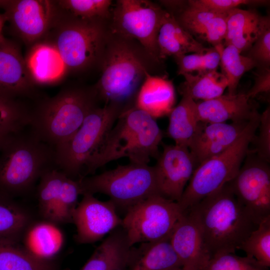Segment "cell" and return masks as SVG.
Listing matches in <instances>:
<instances>
[{"label":"cell","mask_w":270,"mask_h":270,"mask_svg":"<svg viewBox=\"0 0 270 270\" xmlns=\"http://www.w3.org/2000/svg\"><path fill=\"white\" fill-rule=\"evenodd\" d=\"M24 60L30 76L36 86L58 83L68 73L56 48L46 40L30 47Z\"/></svg>","instance_id":"cell-22"},{"label":"cell","mask_w":270,"mask_h":270,"mask_svg":"<svg viewBox=\"0 0 270 270\" xmlns=\"http://www.w3.org/2000/svg\"><path fill=\"white\" fill-rule=\"evenodd\" d=\"M248 122H202L188 146L198 166L230 147L238 138Z\"/></svg>","instance_id":"cell-19"},{"label":"cell","mask_w":270,"mask_h":270,"mask_svg":"<svg viewBox=\"0 0 270 270\" xmlns=\"http://www.w3.org/2000/svg\"><path fill=\"white\" fill-rule=\"evenodd\" d=\"M215 47L220 54V72L228 82V94H235L237 93L238 86L242 76L249 70L258 68V65L232 45L224 46L222 44Z\"/></svg>","instance_id":"cell-30"},{"label":"cell","mask_w":270,"mask_h":270,"mask_svg":"<svg viewBox=\"0 0 270 270\" xmlns=\"http://www.w3.org/2000/svg\"><path fill=\"white\" fill-rule=\"evenodd\" d=\"M190 7L212 12L226 14L242 5L264 6L269 0H186Z\"/></svg>","instance_id":"cell-40"},{"label":"cell","mask_w":270,"mask_h":270,"mask_svg":"<svg viewBox=\"0 0 270 270\" xmlns=\"http://www.w3.org/2000/svg\"><path fill=\"white\" fill-rule=\"evenodd\" d=\"M210 258L235 253L258 224L234 192L229 182L190 208Z\"/></svg>","instance_id":"cell-2"},{"label":"cell","mask_w":270,"mask_h":270,"mask_svg":"<svg viewBox=\"0 0 270 270\" xmlns=\"http://www.w3.org/2000/svg\"><path fill=\"white\" fill-rule=\"evenodd\" d=\"M30 221L29 214L13 200L0 198V241L18 242Z\"/></svg>","instance_id":"cell-34"},{"label":"cell","mask_w":270,"mask_h":270,"mask_svg":"<svg viewBox=\"0 0 270 270\" xmlns=\"http://www.w3.org/2000/svg\"><path fill=\"white\" fill-rule=\"evenodd\" d=\"M32 108L25 99L0 93V136L28 126Z\"/></svg>","instance_id":"cell-32"},{"label":"cell","mask_w":270,"mask_h":270,"mask_svg":"<svg viewBox=\"0 0 270 270\" xmlns=\"http://www.w3.org/2000/svg\"><path fill=\"white\" fill-rule=\"evenodd\" d=\"M254 258L224 253L211 258L204 270H268Z\"/></svg>","instance_id":"cell-39"},{"label":"cell","mask_w":270,"mask_h":270,"mask_svg":"<svg viewBox=\"0 0 270 270\" xmlns=\"http://www.w3.org/2000/svg\"><path fill=\"white\" fill-rule=\"evenodd\" d=\"M170 238L132 246L126 270H172L182 268Z\"/></svg>","instance_id":"cell-26"},{"label":"cell","mask_w":270,"mask_h":270,"mask_svg":"<svg viewBox=\"0 0 270 270\" xmlns=\"http://www.w3.org/2000/svg\"><path fill=\"white\" fill-rule=\"evenodd\" d=\"M172 270H184L182 268H176Z\"/></svg>","instance_id":"cell-45"},{"label":"cell","mask_w":270,"mask_h":270,"mask_svg":"<svg viewBox=\"0 0 270 270\" xmlns=\"http://www.w3.org/2000/svg\"><path fill=\"white\" fill-rule=\"evenodd\" d=\"M72 215L76 227L75 240L78 244H91L122 224V218L114 204L110 200L102 201L94 194H84Z\"/></svg>","instance_id":"cell-14"},{"label":"cell","mask_w":270,"mask_h":270,"mask_svg":"<svg viewBox=\"0 0 270 270\" xmlns=\"http://www.w3.org/2000/svg\"><path fill=\"white\" fill-rule=\"evenodd\" d=\"M156 159L154 168L159 193L178 202L198 166L196 160L188 148L176 144L164 145Z\"/></svg>","instance_id":"cell-15"},{"label":"cell","mask_w":270,"mask_h":270,"mask_svg":"<svg viewBox=\"0 0 270 270\" xmlns=\"http://www.w3.org/2000/svg\"><path fill=\"white\" fill-rule=\"evenodd\" d=\"M132 246L120 226L108 234L80 270H126Z\"/></svg>","instance_id":"cell-24"},{"label":"cell","mask_w":270,"mask_h":270,"mask_svg":"<svg viewBox=\"0 0 270 270\" xmlns=\"http://www.w3.org/2000/svg\"><path fill=\"white\" fill-rule=\"evenodd\" d=\"M160 2L198 42H205L214 47L224 44L226 14L194 8L190 6L186 0H160Z\"/></svg>","instance_id":"cell-16"},{"label":"cell","mask_w":270,"mask_h":270,"mask_svg":"<svg viewBox=\"0 0 270 270\" xmlns=\"http://www.w3.org/2000/svg\"><path fill=\"white\" fill-rule=\"evenodd\" d=\"M62 242L60 231L54 224L46 220L36 224L29 230L26 249L39 257L50 259L60 250Z\"/></svg>","instance_id":"cell-33"},{"label":"cell","mask_w":270,"mask_h":270,"mask_svg":"<svg viewBox=\"0 0 270 270\" xmlns=\"http://www.w3.org/2000/svg\"><path fill=\"white\" fill-rule=\"evenodd\" d=\"M178 74L202 72L216 70L220 66V54L216 47L210 48L202 53H193L174 58Z\"/></svg>","instance_id":"cell-38"},{"label":"cell","mask_w":270,"mask_h":270,"mask_svg":"<svg viewBox=\"0 0 270 270\" xmlns=\"http://www.w3.org/2000/svg\"><path fill=\"white\" fill-rule=\"evenodd\" d=\"M175 101L172 82L164 76L148 73L138 91L134 106L156 119L168 115Z\"/></svg>","instance_id":"cell-23"},{"label":"cell","mask_w":270,"mask_h":270,"mask_svg":"<svg viewBox=\"0 0 270 270\" xmlns=\"http://www.w3.org/2000/svg\"><path fill=\"white\" fill-rule=\"evenodd\" d=\"M156 42L159 58L162 62L168 56H172L176 58L189 53H202L208 48L184 30L166 10Z\"/></svg>","instance_id":"cell-25"},{"label":"cell","mask_w":270,"mask_h":270,"mask_svg":"<svg viewBox=\"0 0 270 270\" xmlns=\"http://www.w3.org/2000/svg\"><path fill=\"white\" fill-rule=\"evenodd\" d=\"M0 270H1V269H0Z\"/></svg>","instance_id":"cell-47"},{"label":"cell","mask_w":270,"mask_h":270,"mask_svg":"<svg viewBox=\"0 0 270 270\" xmlns=\"http://www.w3.org/2000/svg\"><path fill=\"white\" fill-rule=\"evenodd\" d=\"M268 163L249 150L238 173L229 182L238 200L258 224L270 217Z\"/></svg>","instance_id":"cell-12"},{"label":"cell","mask_w":270,"mask_h":270,"mask_svg":"<svg viewBox=\"0 0 270 270\" xmlns=\"http://www.w3.org/2000/svg\"><path fill=\"white\" fill-rule=\"evenodd\" d=\"M270 91V68H258L256 74L253 86L246 93L248 96L252 99L257 95Z\"/></svg>","instance_id":"cell-43"},{"label":"cell","mask_w":270,"mask_h":270,"mask_svg":"<svg viewBox=\"0 0 270 270\" xmlns=\"http://www.w3.org/2000/svg\"><path fill=\"white\" fill-rule=\"evenodd\" d=\"M4 136H0V144H1V142H2V140L3 139V138H4Z\"/></svg>","instance_id":"cell-46"},{"label":"cell","mask_w":270,"mask_h":270,"mask_svg":"<svg viewBox=\"0 0 270 270\" xmlns=\"http://www.w3.org/2000/svg\"><path fill=\"white\" fill-rule=\"evenodd\" d=\"M238 250L266 268L270 266V217L262 220Z\"/></svg>","instance_id":"cell-36"},{"label":"cell","mask_w":270,"mask_h":270,"mask_svg":"<svg viewBox=\"0 0 270 270\" xmlns=\"http://www.w3.org/2000/svg\"><path fill=\"white\" fill-rule=\"evenodd\" d=\"M99 100L94 86H65L54 96L42 97L34 102L28 126L40 139L55 148L78 130Z\"/></svg>","instance_id":"cell-5"},{"label":"cell","mask_w":270,"mask_h":270,"mask_svg":"<svg viewBox=\"0 0 270 270\" xmlns=\"http://www.w3.org/2000/svg\"><path fill=\"white\" fill-rule=\"evenodd\" d=\"M162 64L136 40L110 32L94 87L105 104H118L124 110L135 104L138 91L148 73L154 74Z\"/></svg>","instance_id":"cell-1"},{"label":"cell","mask_w":270,"mask_h":270,"mask_svg":"<svg viewBox=\"0 0 270 270\" xmlns=\"http://www.w3.org/2000/svg\"><path fill=\"white\" fill-rule=\"evenodd\" d=\"M123 111L114 104L94 108L78 130L55 148L56 168L71 178L82 177L83 170Z\"/></svg>","instance_id":"cell-8"},{"label":"cell","mask_w":270,"mask_h":270,"mask_svg":"<svg viewBox=\"0 0 270 270\" xmlns=\"http://www.w3.org/2000/svg\"><path fill=\"white\" fill-rule=\"evenodd\" d=\"M170 240L184 270L204 269L210 257L196 224L187 212L177 222Z\"/></svg>","instance_id":"cell-18"},{"label":"cell","mask_w":270,"mask_h":270,"mask_svg":"<svg viewBox=\"0 0 270 270\" xmlns=\"http://www.w3.org/2000/svg\"><path fill=\"white\" fill-rule=\"evenodd\" d=\"M1 270H56L50 259L39 257L18 242L0 241Z\"/></svg>","instance_id":"cell-29"},{"label":"cell","mask_w":270,"mask_h":270,"mask_svg":"<svg viewBox=\"0 0 270 270\" xmlns=\"http://www.w3.org/2000/svg\"><path fill=\"white\" fill-rule=\"evenodd\" d=\"M66 174L56 168L44 172L40 179L37 190L40 212L50 221L58 203L61 186Z\"/></svg>","instance_id":"cell-35"},{"label":"cell","mask_w":270,"mask_h":270,"mask_svg":"<svg viewBox=\"0 0 270 270\" xmlns=\"http://www.w3.org/2000/svg\"><path fill=\"white\" fill-rule=\"evenodd\" d=\"M0 8L14 33L30 48L46 38L54 22V0H0Z\"/></svg>","instance_id":"cell-13"},{"label":"cell","mask_w":270,"mask_h":270,"mask_svg":"<svg viewBox=\"0 0 270 270\" xmlns=\"http://www.w3.org/2000/svg\"><path fill=\"white\" fill-rule=\"evenodd\" d=\"M163 132L155 118L134 106L124 110L85 168L84 176L122 158L130 162L148 164L157 158Z\"/></svg>","instance_id":"cell-4"},{"label":"cell","mask_w":270,"mask_h":270,"mask_svg":"<svg viewBox=\"0 0 270 270\" xmlns=\"http://www.w3.org/2000/svg\"><path fill=\"white\" fill-rule=\"evenodd\" d=\"M258 135L255 136V148L253 152L262 160H270V109L268 107L260 115Z\"/></svg>","instance_id":"cell-41"},{"label":"cell","mask_w":270,"mask_h":270,"mask_svg":"<svg viewBox=\"0 0 270 270\" xmlns=\"http://www.w3.org/2000/svg\"><path fill=\"white\" fill-rule=\"evenodd\" d=\"M260 115L258 112L248 121L238 138L230 147L196 168L177 202L184 212L236 176L256 136Z\"/></svg>","instance_id":"cell-7"},{"label":"cell","mask_w":270,"mask_h":270,"mask_svg":"<svg viewBox=\"0 0 270 270\" xmlns=\"http://www.w3.org/2000/svg\"><path fill=\"white\" fill-rule=\"evenodd\" d=\"M246 93L227 94L197 103L199 120L206 124L248 122L258 112Z\"/></svg>","instance_id":"cell-20"},{"label":"cell","mask_w":270,"mask_h":270,"mask_svg":"<svg viewBox=\"0 0 270 270\" xmlns=\"http://www.w3.org/2000/svg\"><path fill=\"white\" fill-rule=\"evenodd\" d=\"M55 154V148L28 126L4 136L0 145V198L13 200L30 192L44 172L56 168Z\"/></svg>","instance_id":"cell-3"},{"label":"cell","mask_w":270,"mask_h":270,"mask_svg":"<svg viewBox=\"0 0 270 270\" xmlns=\"http://www.w3.org/2000/svg\"><path fill=\"white\" fill-rule=\"evenodd\" d=\"M182 76L184 80L179 86L180 93L194 100L206 101L218 98L223 94L228 86L226 78L216 70Z\"/></svg>","instance_id":"cell-28"},{"label":"cell","mask_w":270,"mask_h":270,"mask_svg":"<svg viewBox=\"0 0 270 270\" xmlns=\"http://www.w3.org/2000/svg\"><path fill=\"white\" fill-rule=\"evenodd\" d=\"M81 195L79 180L68 178L66 175L62 181L58 203L50 222L54 224L72 223V215Z\"/></svg>","instance_id":"cell-37"},{"label":"cell","mask_w":270,"mask_h":270,"mask_svg":"<svg viewBox=\"0 0 270 270\" xmlns=\"http://www.w3.org/2000/svg\"><path fill=\"white\" fill-rule=\"evenodd\" d=\"M164 9L148 0H118L112 8L111 32L138 42L156 61L159 58L156 39Z\"/></svg>","instance_id":"cell-11"},{"label":"cell","mask_w":270,"mask_h":270,"mask_svg":"<svg viewBox=\"0 0 270 270\" xmlns=\"http://www.w3.org/2000/svg\"><path fill=\"white\" fill-rule=\"evenodd\" d=\"M28 72L24 58L14 42L0 36V93L33 102L38 94Z\"/></svg>","instance_id":"cell-17"},{"label":"cell","mask_w":270,"mask_h":270,"mask_svg":"<svg viewBox=\"0 0 270 270\" xmlns=\"http://www.w3.org/2000/svg\"><path fill=\"white\" fill-rule=\"evenodd\" d=\"M168 115V136L175 144L188 148L202 123L199 120L197 103L190 96L182 94L178 104Z\"/></svg>","instance_id":"cell-27"},{"label":"cell","mask_w":270,"mask_h":270,"mask_svg":"<svg viewBox=\"0 0 270 270\" xmlns=\"http://www.w3.org/2000/svg\"><path fill=\"white\" fill-rule=\"evenodd\" d=\"M246 56L256 64L258 68H270V26L260 34Z\"/></svg>","instance_id":"cell-42"},{"label":"cell","mask_w":270,"mask_h":270,"mask_svg":"<svg viewBox=\"0 0 270 270\" xmlns=\"http://www.w3.org/2000/svg\"><path fill=\"white\" fill-rule=\"evenodd\" d=\"M109 22L56 16L52 28L44 40L56 46L68 72L98 68L110 33Z\"/></svg>","instance_id":"cell-6"},{"label":"cell","mask_w":270,"mask_h":270,"mask_svg":"<svg viewBox=\"0 0 270 270\" xmlns=\"http://www.w3.org/2000/svg\"><path fill=\"white\" fill-rule=\"evenodd\" d=\"M81 195L108 196L117 209H128L154 194H160L154 166L130 162L101 174L79 179Z\"/></svg>","instance_id":"cell-9"},{"label":"cell","mask_w":270,"mask_h":270,"mask_svg":"<svg viewBox=\"0 0 270 270\" xmlns=\"http://www.w3.org/2000/svg\"><path fill=\"white\" fill-rule=\"evenodd\" d=\"M56 15L68 16L86 20H110L112 0H54Z\"/></svg>","instance_id":"cell-31"},{"label":"cell","mask_w":270,"mask_h":270,"mask_svg":"<svg viewBox=\"0 0 270 270\" xmlns=\"http://www.w3.org/2000/svg\"><path fill=\"white\" fill-rule=\"evenodd\" d=\"M184 212L178 202L154 194L126 212L122 226L131 246L168 238Z\"/></svg>","instance_id":"cell-10"},{"label":"cell","mask_w":270,"mask_h":270,"mask_svg":"<svg viewBox=\"0 0 270 270\" xmlns=\"http://www.w3.org/2000/svg\"><path fill=\"white\" fill-rule=\"evenodd\" d=\"M6 22V18L2 14H0V36L2 35V29Z\"/></svg>","instance_id":"cell-44"},{"label":"cell","mask_w":270,"mask_h":270,"mask_svg":"<svg viewBox=\"0 0 270 270\" xmlns=\"http://www.w3.org/2000/svg\"><path fill=\"white\" fill-rule=\"evenodd\" d=\"M269 26V16H263L254 10L234 8L226 14L224 46L232 45L242 54L248 52Z\"/></svg>","instance_id":"cell-21"}]
</instances>
